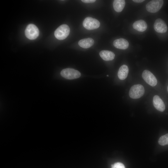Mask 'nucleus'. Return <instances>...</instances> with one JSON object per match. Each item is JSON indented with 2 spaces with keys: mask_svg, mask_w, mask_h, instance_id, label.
Masks as SVG:
<instances>
[{
  "mask_svg": "<svg viewBox=\"0 0 168 168\" xmlns=\"http://www.w3.org/2000/svg\"><path fill=\"white\" fill-rule=\"evenodd\" d=\"M70 32L69 26L66 24H63L55 30L54 35L57 39L62 40L65 39L68 36Z\"/></svg>",
  "mask_w": 168,
  "mask_h": 168,
  "instance_id": "nucleus-1",
  "label": "nucleus"
},
{
  "mask_svg": "<svg viewBox=\"0 0 168 168\" xmlns=\"http://www.w3.org/2000/svg\"><path fill=\"white\" fill-rule=\"evenodd\" d=\"M145 92L143 86L141 84H136L133 86L129 91V95L132 99H138L141 97Z\"/></svg>",
  "mask_w": 168,
  "mask_h": 168,
  "instance_id": "nucleus-2",
  "label": "nucleus"
},
{
  "mask_svg": "<svg viewBox=\"0 0 168 168\" xmlns=\"http://www.w3.org/2000/svg\"><path fill=\"white\" fill-rule=\"evenodd\" d=\"M25 32L26 37L30 40L36 39L39 34L38 27L32 24H29L27 26Z\"/></svg>",
  "mask_w": 168,
  "mask_h": 168,
  "instance_id": "nucleus-3",
  "label": "nucleus"
},
{
  "mask_svg": "<svg viewBox=\"0 0 168 168\" xmlns=\"http://www.w3.org/2000/svg\"><path fill=\"white\" fill-rule=\"evenodd\" d=\"M60 74L62 77L68 79L77 78L81 76V74L79 71L71 68L63 69L61 72Z\"/></svg>",
  "mask_w": 168,
  "mask_h": 168,
  "instance_id": "nucleus-4",
  "label": "nucleus"
},
{
  "mask_svg": "<svg viewBox=\"0 0 168 168\" xmlns=\"http://www.w3.org/2000/svg\"><path fill=\"white\" fill-rule=\"evenodd\" d=\"M164 3L162 0H153L150 1L146 5L147 11L151 13H156L162 7Z\"/></svg>",
  "mask_w": 168,
  "mask_h": 168,
  "instance_id": "nucleus-5",
  "label": "nucleus"
},
{
  "mask_svg": "<svg viewBox=\"0 0 168 168\" xmlns=\"http://www.w3.org/2000/svg\"><path fill=\"white\" fill-rule=\"evenodd\" d=\"M100 25V22L97 20L90 17H86L83 22V26L88 30L97 29Z\"/></svg>",
  "mask_w": 168,
  "mask_h": 168,
  "instance_id": "nucleus-6",
  "label": "nucleus"
},
{
  "mask_svg": "<svg viewBox=\"0 0 168 168\" xmlns=\"http://www.w3.org/2000/svg\"><path fill=\"white\" fill-rule=\"evenodd\" d=\"M142 77L144 80L149 85L153 86L157 83V80L154 75L150 71L145 70L142 74Z\"/></svg>",
  "mask_w": 168,
  "mask_h": 168,
  "instance_id": "nucleus-7",
  "label": "nucleus"
},
{
  "mask_svg": "<svg viewBox=\"0 0 168 168\" xmlns=\"http://www.w3.org/2000/svg\"><path fill=\"white\" fill-rule=\"evenodd\" d=\"M154 28L156 32L161 33L166 32L168 28L166 23L160 18L157 19L155 20Z\"/></svg>",
  "mask_w": 168,
  "mask_h": 168,
  "instance_id": "nucleus-8",
  "label": "nucleus"
},
{
  "mask_svg": "<svg viewBox=\"0 0 168 168\" xmlns=\"http://www.w3.org/2000/svg\"><path fill=\"white\" fill-rule=\"evenodd\" d=\"M153 104L156 109L159 111L163 112L165 110V104L161 99L158 95H155L153 97Z\"/></svg>",
  "mask_w": 168,
  "mask_h": 168,
  "instance_id": "nucleus-9",
  "label": "nucleus"
},
{
  "mask_svg": "<svg viewBox=\"0 0 168 168\" xmlns=\"http://www.w3.org/2000/svg\"><path fill=\"white\" fill-rule=\"evenodd\" d=\"M113 45L117 49H125L128 47L129 43L125 39L121 38L115 40L113 42Z\"/></svg>",
  "mask_w": 168,
  "mask_h": 168,
  "instance_id": "nucleus-10",
  "label": "nucleus"
},
{
  "mask_svg": "<svg viewBox=\"0 0 168 168\" xmlns=\"http://www.w3.org/2000/svg\"><path fill=\"white\" fill-rule=\"evenodd\" d=\"M133 27L138 31L143 32L147 29V24L144 21L140 20L135 21L133 25Z\"/></svg>",
  "mask_w": 168,
  "mask_h": 168,
  "instance_id": "nucleus-11",
  "label": "nucleus"
},
{
  "mask_svg": "<svg viewBox=\"0 0 168 168\" xmlns=\"http://www.w3.org/2000/svg\"><path fill=\"white\" fill-rule=\"evenodd\" d=\"M99 54L102 59L106 61L112 60L115 57V54L113 52L107 50L100 51Z\"/></svg>",
  "mask_w": 168,
  "mask_h": 168,
  "instance_id": "nucleus-12",
  "label": "nucleus"
},
{
  "mask_svg": "<svg viewBox=\"0 0 168 168\" xmlns=\"http://www.w3.org/2000/svg\"><path fill=\"white\" fill-rule=\"evenodd\" d=\"M129 69L128 67L125 65L121 66L118 72V76L119 78L121 80L125 79L127 77Z\"/></svg>",
  "mask_w": 168,
  "mask_h": 168,
  "instance_id": "nucleus-13",
  "label": "nucleus"
},
{
  "mask_svg": "<svg viewBox=\"0 0 168 168\" xmlns=\"http://www.w3.org/2000/svg\"><path fill=\"white\" fill-rule=\"evenodd\" d=\"M94 40L91 38L82 39L78 42L79 45L81 47L86 49L92 46L94 44Z\"/></svg>",
  "mask_w": 168,
  "mask_h": 168,
  "instance_id": "nucleus-14",
  "label": "nucleus"
},
{
  "mask_svg": "<svg viewBox=\"0 0 168 168\" xmlns=\"http://www.w3.org/2000/svg\"><path fill=\"white\" fill-rule=\"evenodd\" d=\"M125 5L124 0H114L113 2V6L114 10L117 12H121L124 8Z\"/></svg>",
  "mask_w": 168,
  "mask_h": 168,
  "instance_id": "nucleus-15",
  "label": "nucleus"
},
{
  "mask_svg": "<svg viewBox=\"0 0 168 168\" xmlns=\"http://www.w3.org/2000/svg\"><path fill=\"white\" fill-rule=\"evenodd\" d=\"M158 143L161 146L168 144V133L161 136L159 139Z\"/></svg>",
  "mask_w": 168,
  "mask_h": 168,
  "instance_id": "nucleus-16",
  "label": "nucleus"
},
{
  "mask_svg": "<svg viewBox=\"0 0 168 168\" xmlns=\"http://www.w3.org/2000/svg\"><path fill=\"white\" fill-rule=\"evenodd\" d=\"M111 168H125V167L123 163L118 162L111 165Z\"/></svg>",
  "mask_w": 168,
  "mask_h": 168,
  "instance_id": "nucleus-17",
  "label": "nucleus"
},
{
  "mask_svg": "<svg viewBox=\"0 0 168 168\" xmlns=\"http://www.w3.org/2000/svg\"><path fill=\"white\" fill-rule=\"evenodd\" d=\"M81 1L83 2L86 3H93L96 1L95 0H82Z\"/></svg>",
  "mask_w": 168,
  "mask_h": 168,
  "instance_id": "nucleus-18",
  "label": "nucleus"
},
{
  "mask_svg": "<svg viewBox=\"0 0 168 168\" xmlns=\"http://www.w3.org/2000/svg\"><path fill=\"white\" fill-rule=\"evenodd\" d=\"M134 2L137 3H141L145 1L144 0H133Z\"/></svg>",
  "mask_w": 168,
  "mask_h": 168,
  "instance_id": "nucleus-19",
  "label": "nucleus"
},
{
  "mask_svg": "<svg viewBox=\"0 0 168 168\" xmlns=\"http://www.w3.org/2000/svg\"><path fill=\"white\" fill-rule=\"evenodd\" d=\"M167 91H168V87H167Z\"/></svg>",
  "mask_w": 168,
  "mask_h": 168,
  "instance_id": "nucleus-20",
  "label": "nucleus"
},
{
  "mask_svg": "<svg viewBox=\"0 0 168 168\" xmlns=\"http://www.w3.org/2000/svg\"><path fill=\"white\" fill-rule=\"evenodd\" d=\"M107 77H108L109 76V75H107Z\"/></svg>",
  "mask_w": 168,
  "mask_h": 168,
  "instance_id": "nucleus-21",
  "label": "nucleus"
}]
</instances>
